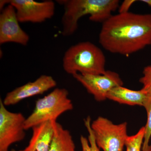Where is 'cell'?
Returning <instances> with one entry per match:
<instances>
[{
    "label": "cell",
    "instance_id": "cell-1",
    "mask_svg": "<svg viewBox=\"0 0 151 151\" xmlns=\"http://www.w3.org/2000/svg\"><path fill=\"white\" fill-rule=\"evenodd\" d=\"M99 43L111 53L127 55L151 45V14L112 16L102 23Z\"/></svg>",
    "mask_w": 151,
    "mask_h": 151
},
{
    "label": "cell",
    "instance_id": "cell-2",
    "mask_svg": "<svg viewBox=\"0 0 151 151\" xmlns=\"http://www.w3.org/2000/svg\"><path fill=\"white\" fill-rule=\"evenodd\" d=\"M63 6V35H72L77 30L78 22L82 17L89 15V20L103 23L119 6V0H58Z\"/></svg>",
    "mask_w": 151,
    "mask_h": 151
},
{
    "label": "cell",
    "instance_id": "cell-3",
    "mask_svg": "<svg viewBox=\"0 0 151 151\" xmlns=\"http://www.w3.org/2000/svg\"><path fill=\"white\" fill-rule=\"evenodd\" d=\"M62 65L66 73L103 74L105 73L106 59L103 51L89 41L72 45L65 52Z\"/></svg>",
    "mask_w": 151,
    "mask_h": 151
},
{
    "label": "cell",
    "instance_id": "cell-4",
    "mask_svg": "<svg viewBox=\"0 0 151 151\" xmlns=\"http://www.w3.org/2000/svg\"><path fill=\"white\" fill-rule=\"evenodd\" d=\"M68 91L65 88H56L36 102L32 113L26 119V130L48 121H56L60 115L73 110L71 100L68 97Z\"/></svg>",
    "mask_w": 151,
    "mask_h": 151
},
{
    "label": "cell",
    "instance_id": "cell-5",
    "mask_svg": "<svg viewBox=\"0 0 151 151\" xmlns=\"http://www.w3.org/2000/svg\"><path fill=\"white\" fill-rule=\"evenodd\" d=\"M95 142L104 151H124L127 135V123L115 124L99 116L91 123Z\"/></svg>",
    "mask_w": 151,
    "mask_h": 151
},
{
    "label": "cell",
    "instance_id": "cell-6",
    "mask_svg": "<svg viewBox=\"0 0 151 151\" xmlns=\"http://www.w3.org/2000/svg\"><path fill=\"white\" fill-rule=\"evenodd\" d=\"M26 119L22 113L8 111L0 100V151H9L11 145L24 139Z\"/></svg>",
    "mask_w": 151,
    "mask_h": 151
},
{
    "label": "cell",
    "instance_id": "cell-7",
    "mask_svg": "<svg viewBox=\"0 0 151 151\" xmlns=\"http://www.w3.org/2000/svg\"><path fill=\"white\" fill-rule=\"evenodd\" d=\"M73 76L99 102L107 99L108 93L113 88L124 84L119 74L111 70H106L103 74L76 73Z\"/></svg>",
    "mask_w": 151,
    "mask_h": 151
},
{
    "label": "cell",
    "instance_id": "cell-8",
    "mask_svg": "<svg viewBox=\"0 0 151 151\" xmlns=\"http://www.w3.org/2000/svg\"><path fill=\"white\" fill-rule=\"evenodd\" d=\"M9 4L15 9L19 21L21 23H42L51 19L55 12V4L50 0H9Z\"/></svg>",
    "mask_w": 151,
    "mask_h": 151
},
{
    "label": "cell",
    "instance_id": "cell-9",
    "mask_svg": "<svg viewBox=\"0 0 151 151\" xmlns=\"http://www.w3.org/2000/svg\"><path fill=\"white\" fill-rule=\"evenodd\" d=\"M0 14V44L13 42L26 46L29 35L20 26L16 11L9 4Z\"/></svg>",
    "mask_w": 151,
    "mask_h": 151
},
{
    "label": "cell",
    "instance_id": "cell-10",
    "mask_svg": "<svg viewBox=\"0 0 151 151\" xmlns=\"http://www.w3.org/2000/svg\"><path fill=\"white\" fill-rule=\"evenodd\" d=\"M57 82L51 76L41 75L32 82L17 87L8 92L3 100L5 106L17 104L27 98L43 94L56 86Z\"/></svg>",
    "mask_w": 151,
    "mask_h": 151
},
{
    "label": "cell",
    "instance_id": "cell-11",
    "mask_svg": "<svg viewBox=\"0 0 151 151\" xmlns=\"http://www.w3.org/2000/svg\"><path fill=\"white\" fill-rule=\"evenodd\" d=\"M48 121L33 127L27 147L18 151H49L55 133V123Z\"/></svg>",
    "mask_w": 151,
    "mask_h": 151
},
{
    "label": "cell",
    "instance_id": "cell-12",
    "mask_svg": "<svg viewBox=\"0 0 151 151\" xmlns=\"http://www.w3.org/2000/svg\"><path fill=\"white\" fill-rule=\"evenodd\" d=\"M148 95L141 90L135 91L120 86L111 89L107 95V99L120 104L143 107Z\"/></svg>",
    "mask_w": 151,
    "mask_h": 151
},
{
    "label": "cell",
    "instance_id": "cell-13",
    "mask_svg": "<svg viewBox=\"0 0 151 151\" xmlns=\"http://www.w3.org/2000/svg\"><path fill=\"white\" fill-rule=\"evenodd\" d=\"M49 151H76L70 132L57 122L55 123L54 137Z\"/></svg>",
    "mask_w": 151,
    "mask_h": 151
},
{
    "label": "cell",
    "instance_id": "cell-14",
    "mask_svg": "<svg viewBox=\"0 0 151 151\" xmlns=\"http://www.w3.org/2000/svg\"><path fill=\"white\" fill-rule=\"evenodd\" d=\"M91 121L90 116H88L84 120V124L89 135L88 139L83 136L80 137L82 151H100V148L95 142L94 134L91 128Z\"/></svg>",
    "mask_w": 151,
    "mask_h": 151
},
{
    "label": "cell",
    "instance_id": "cell-15",
    "mask_svg": "<svg viewBox=\"0 0 151 151\" xmlns=\"http://www.w3.org/2000/svg\"><path fill=\"white\" fill-rule=\"evenodd\" d=\"M145 132V127H143L136 134L128 136L125 145L127 151H141L144 142ZM142 151H151V145L147 150Z\"/></svg>",
    "mask_w": 151,
    "mask_h": 151
},
{
    "label": "cell",
    "instance_id": "cell-16",
    "mask_svg": "<svg viewBox=\"0 0 151 151\" xmlns=\"http://www.w3.org/2000/svg\"><path fill=\"white\" fill-rule=\"evenodd\" d=\"M143 107L145 109L147 116V123L145 127V136L142 147V150H145L150 146L149 145V142L151 137V95H148L146 98Z\"/></svg>",
    "mask_w": 151,
    "mask_h": 151
},
{
    "label": "cell",
    "instance_id": "cell-17",
    "mask_svg": "<svg viewBox=\"0 0 151 151\" xmlns=\"http://www.w3.org/2000/svg\"><path fill=\"white\" fill-rule=\"evenodd\" d=\"M142 73L143 76L139 79L143 85L141 90L147 95H151V65L144 68Z\"/></svg>",
    "mask_w": 151,
    "mask_h": 151
},
{
    "label": "cell",
    "instance_id": "cell-18",
    "mask_svg": "<svg viewBox=\"0 0 151 151\" xmlns=\"http://www.w3.org/2000/svg\"><path fill=\"white\" fill-rule=\"evenodd\" d=\"M137 1L135 0H125L119 6V13L124 14L129 12V10L132 5Z\"/></svg>",
    "mask_w": 151,
    "mask_h": 151
},
{
    "label": "cell",
    "instance_id": "cell-19",
    "mask_svg": "<svg viewBox=\"0 0 151 151\" xmlns=\"http://www.w3.org/2000/svg\"><path fill=\"white\" fill-rule=\"evenodd\" d=\"M140 1L145 3L150 6H151V0H142V1Z\"/></svg>",
    "mask_w": 151,
    "mask_h": 151
},
{
    "label": "cell",
    "instance_id": "cell-20",
    "mask_svg": "<svg viewBox=\"0 0 151 151\" xmlns=\"http://www.w3.org/2000/svg\"><path fill=\"white\" fill-rule=\"evenodd\" d=\"M11 151H17L16 150H14V149H13V150H12Z\"/></svg>",
    "mask_w": 151,
    "mask_h": 151
}]
</instances>
